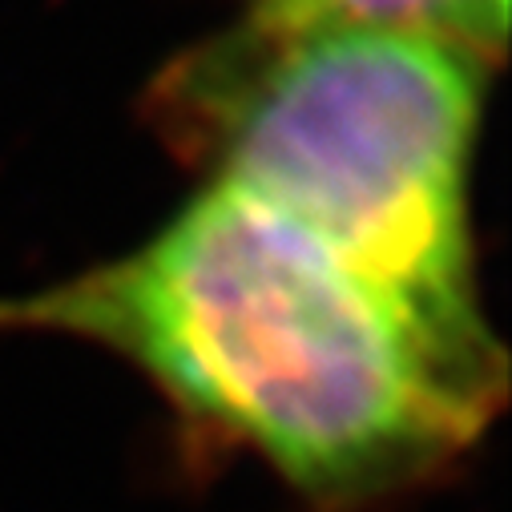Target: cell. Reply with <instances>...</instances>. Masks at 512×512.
<instances>
[{"mask_svg":"<svg viewBox=\"0 0 512 512\" xmlns=\"http://www.w3.org/2000/svg\"><path fill=\"white\" fill-rule=\"evenodd\" d=\"M0 335L109 351L194 436L254 456L323 512L440 480L508 392L504 351L452 343L315 230L226 182L117 259L5 295Z\"/></svg>","mask_w":512,"mask_h":512,"instance_id":"cell-1","label":"cell"},{"mask_svg":"<svg viewBox=\"0 0 512 512\" xmlns=\"http://www.w3.org/2000/svg\"><path fill=\"white\" fill-rule=\"evenodd\" d=\"M210 170L315 230L367 279L472 351H504L480 299L472 150L480 69L464 45L339 29L259 45L186 97Z\"/></svg>","mask_w":512,"mask_h":512,"instance_id":"cell-2","label":"cell"},{"mask_svg":"<svg viewBox=\"0 0 512 512\" xmlns=\"http://www.w3.org/2000/svg\"><path fill=\"white\" fill-rule=\"evenodd\" d=\"M508 0H254V45L339 29L428 33L476 53L504 37Z\"/></svg>","mask_w":512,"mask_h":512,"instance_id":"cell-3","label":"cell"}]
</instances>
